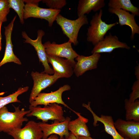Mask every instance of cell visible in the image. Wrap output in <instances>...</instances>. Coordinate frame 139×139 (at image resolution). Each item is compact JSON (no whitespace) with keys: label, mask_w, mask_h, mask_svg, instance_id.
<instances>
[{"label":"cell","mask_w":139,"mask_h":139,"mask_svg":"<svg viewBox=\"0 0 139 139\" xmlns=\"http://www.w3.org/2000/svg\"><path fill=\"white\" fill-rule=\"evenodd\" d=\"M13 106L14 112L9 111L5 106L0 109V132L7 134L13 129L20 128L23 123L28 120L24 116L30 112L29 110H25L24 108L20 109L19 106Z\"/></svg>","instance_id":"1"},{"label":"cell","mask_w":139,"mask_h":139,"mask_svg":"<svg viewBox=\"0 0 139 139\" xmlns=\"http://www.w3.org/2000/svg\"><path fill=\"white\" fill-rule=\"evenodd\" d=\"M103 11L100 10L93 15L90 22V25L88 28L86 39L94 46L102 40L107 32L112 27L118 24L116 22L108 24L102 21Z\"/></svg>","instance_id":"2"},{"label":"cell","mask_w":139,"mask_h":139,"mask_svg":"<svg viewBox=\"0 0 139 139\" xmlns=\"http://www.w3.org/2000/svg\"><path fill=\"white\" fill-rule=\"evenodd\" d=\"M56 21L60 27L63 33L68 38V41L75 46L77 45L79 43L78 36L80 28L88 23V18L85 15L78 17L76 20H71L59 14Z\"/></svg>","instance_id":"3"},{"label":"cell","mask_w":139,"mask_h":139,"mask_svg":"<svg viewBox=\"0 0 139 139\" xmlns=\"http://www.w3.org/2000/svg\"><path fill=\"white\" fill-rule=\"evenodd\" d=\"M29 109L30 111L26 115L27 116H34L43 123H46L49 120H57L62 122L65 119L62 107L57 103L45 105L43 107H34L30 105Z\"/></svg>","instance_id":"4"},{"label":"cell","mask_w":139,"mask_h":139,"mask_svg":"<svg viewBox=\"0 0 139 139\" xmlns=\"http://www.w3.org/2000/svg\"><path fill=\"white\" fill-rule=\"evenodd\" d=\"M60 11V10L42 8L37 5L28 3L25 5L23 18L24 19L31 17L45 19L51 27Z\"/></svg>","instance_id":"5"},{"label":"cell","mask_w":139,"mask_h":139,"mask_svg":"<svg viewBox=\"0 0 139 139\" xmlns=\"http://www.w3.org/2000/svg\"><path fill=\"white\" fill-rule=\"evenodd\" d=\"M71 89L70 86L67 84L64 85L54 92L48 93L40 92L30 103V105L35 107L39 105L45 106L56 103L62 104L73 111V110L71 109L63 101L62 98V94L64 92Z\"/></svg>","instance_id":"6"},{"label":"cell","mask_w":139,"mask_h":139,"mask_svg":"<svg viewBox=\"0 0 139 139\" xmlns=\"http://www.w3.org/2000/svg\"><path fill=\"white\" fill-rule=\"evenodd\" d=\"M31 75L33 81V85L29 98L31 102L41 91L54 84L59 78L57 75H50L43 72L32 71Z\"/></svg>","instance_id":"7"},{"label":"cell","mask_w":139,"mask_h":139,"mask_svg":"<svg viewBox=\"0 0 139 139\" xmlns=\"http://www.w3.org/2000/svg\"><path fill=\"white\" fill-rule=\"evenodd\" d=\"M37 36L35 40L30 38L25 31L22 32V37L25 39L24 42L30 44L34 48L38 56L39 61L43 66L44 70L43 72L52 75L54 74L53 69L50 67L48 62L47 55L45 48L42 43V39L45 34V32L42 30H38Z\"/></svg>","instance_id":"8"},{"label":"cell","mask_w":139,"mask_h":139,"mask_svg":"<svg viewBox=\"0 0 139 139\" xmlns=\"http://www.w3.org/2000/svg\"><path fill=\"white\" fill-rule=\"evenodd\" d=\"M71 44L68 41L61 44H57L54 42L51 43L48 41L43 45L47 55L65 58L75 62L74 59L79 55L73 49Z\"/></svg>","instance_id":"9"},{"label":"cell","mask_w":139,"mask_h":139,"mask_svg":"<svg viewBox=\"0 0 139 139\" xmlns=\"http://www.w3.org/2000/svg\"><path fill=\"white\" fill-rule=\"evenodd\" d=\"M48 62L53 68L54 74L60 78L70 77L74 73L76 62L57 56L47 55Z\"/></svg>","instance_id":"10"},{"label":"cell","mask_w":139,"mask_h":139,"mask_svg":"<svg viewBox=\"0 0 139 139\" xmlns=\"http://www.w3.org/2000/svg\"><path fill=\"white\" fill-rule=\"evenodd\" d=\"M7 134L14 139H41L43 136L39 123L33 120L28 121L23 128L13 129Z\"/></svg>","instance_id":"11"},{"label":"cell","mask_w":139,"mask_h":139,"mask_svg":"<svg viewBox=\"0 0 139 139\" xmlns=\"http://www.w3.org/2000/svg\"><path fill=\"white\" fill-rule=\"evenodd\" d=\"M118 48L129 49L131 48L126 43L120 41L116 36L112 35L110 33L94 46L91 53L92 54L110 53L114 49Z\"/></svg>","instance_id":"12"},{"label":"cell","mask_w":139,"mask_h":139,"mask_svg":"<svg viewBox=\"0 0 139 139\" xmlns=\"http://www.w3.org/2000/svg\"><path fill=\"white\" fill-rule=\"evenodd\" d=\"M71 120L70 117H67L63 121L55 120L51 124L42 122L38 123L43 133V139H46L50 135L55 134L61 137L68 135L70 133L68 124Z\"/></svg>","instance_id":"13"},{"label":"cell","mask_w":139,"mask_h":139,"mask_svg":"<svg viewBox=\"0 0 139 139\" xmlns=\"http://www.w3.org/2000/svg\"><path fill=\"white\" fill-rule=\"evenodd\" d=\"M100 57V54L98 53L93 54L88 56L79 55L75 59L77 62L73 71L76 76L79 77L88 71L97 68Z\"/></svg>","instance_id":"14"},{"label":"cell","mask_w":139,"mask_h":139,"mask_svg":"<svg viewBox=\"0 0 139 139\" xmlns=\"http://www.w3.org/2000/svg\"><path fill=\"white\" fill-rule=\"evenodd\" d=\"M90 103V102H89L87 104L83 103L82 106L91 113L94 120V126L97 125L98 121L100 122L103 125L106 132L111 136L113 139H128L122 136L118 132L115 127L114 122L112 116L103 115H101L100 117L98 116L91 108Z\"/></svg>","instance_id":"15"},{"label":"cell","mask_w":139,"mask_h":139,"mask_svg":"<svg viewBox=\"0 0 139 139\" xmlns=\"http://www.w3.org/2000/svg\"><path fill=\"white\" fill-rule=\"evenodd\" d=\"M16 18L15 16L8 25L4 27V34L6 40V48L4 57L0 62V67L6 63L13 62L19 65L21 64L20 60L14 54L13 51L11 35L14 23Z\"/></svg>","instance_id":"16"},{"label":"cell","mask_w":139,"mask_h":139,"mask_svg":"<svg viewBox=\"0 0 139 139\" xmlns=\"http://www.w3.org/2000/svg\"><path fill=\"white\" fill-rule=\"evenodd\" d=\"M114 125L118 132L124 138L139 139V121L119 118L114 122Z\"/></svg>","instance_id":"17"},{"label":"cell","mask_w":139,"mask_h":139,"mask_svg":"<svg viewBox=\"0 0 139 139\" xmlns=\"http://www.w3.org/2000/svg\"><path fill=\"white\" fill-rule=\"evenodd\" d=\"M108 10L109 12L118 16L119 19L118 23L120 26L126 25L130 27L131 30V40L134 39L135 34H139V27L135 20V15L121 9L109 8Z\"/></svg>","instance_id":"18"},{"label":"cell","mask_w":139,"mask_h":139,"mask_svg":"<svg viewBox=\"0 0 139 139\" xmlns=\"http://www.w3.org/2000/svg\"><path fill=\"white\" fill-rule=\"evenodd\" d=\"M73 111L78 117L69 121L68 124V130L76 137L78 136H90V134L86 124L88 122V119L82 116L80 113L74 110Z\"/></svg>","instance_id":"19"},{"label":"cell","mask_w":139,"mask_h":139,"mask_svg":"<svg viewBox=\"0 0 139 139\" xmlns=\"http://www.w3.org/2000/svg\"><path fill=\"white\" fill-rule=\"evenodd\" d=\"M105 3L104 0H80L77 8L78 17L88 14L91 11L96 12L104 7Z\"/></svg>","instance_id":"20"},{"label":"cell","mask_w":139,"mask_h":139,"mask_svg":"<svg viewBox=\"0 0 139 139\" xmlns=\"http://www.w3.org/2000/svg\"><path fill=\"white\" fill-rule=\"evenodd\" d=\"M108 5L110 8L122 10L135 16L139 15V8L135 6L130 0H110Z\"/></svg>","instance_id":"21"},{"label":"cell","mask_w":139,"mask_h":139,"mask_svg":"<svg viewBox=\"0 0 139 139\" xmlns=\"http://www.w3.org/2000/svg\"><path fill=\"white\" fill-rule=\"evenodd\" d=\"M124 101L126 120L139 121V100L137 99L134 102H131L126 99Z\"/></svg>","instance_id":"22"},{"label":"cell","mask_w":139,"mask_h":139,"mask_svg":"<svg viewBox=\"0 0 139 139\" xmlns=\"http://www.w3.org/2000/svg\"><path fill=\"white\" fill-rule=\"evenodd\" d=\"M29 88L27 86L20 87L15 92L5 97L0 96V109L5 106L6 105L12 103L21 102L18 99V97L22 93L27 91ZM4 92L0 93V96L3 95Z\"/></svg>","instance_id":"23"},{"label":"cell","mask_w":139,"mask_h":139,"mask_svg":"<svg viewBox=\"0 0 139 139\" xmlns=\"http://www.w3.org/2000/svg\"><path fill=\"white\" fill-rule=\"evenodd\" d=\"M10 8L13 9L18 15L20 23H24L23 13L25 6L24 0H8Z\"/></svg>","instance_id":"24"},{"label":"cell","mask_w":139,"mask_h":139,"mask_svg":"<svg viewBox=\"0 0 139 139\" xmlns=\"http://www.w3.org/2000/svg\"><path fill=\"white\" fill-rule=\"evenodd\" d=\"M10 11L8 0H0V20L3 22L7 21Z\"/></svg>","instance_id":"25"},{"label":"cell","mask_w":139,"mask_h":139,"mask_svg":"<svg viewBox=\"0 0 139 139\" xmlns=\"http://www.w3.org/2000/svg\"><path fill=\"white\" fill-rule=\"evenodd\" d=\"M42 1L49 8L53 9L60 10L66 4L65 0H43Z\"/></svg>","instance_id":"26"},{"label":"cell","mask_w":139,"mask_h":139,"mask_svg":"<svg viewBox=\"0 0 139 139\" xmlns=\"http://www.w3.org/2000/svg\"><path fill=\"white\" fill-rule=\"evenodd\" d=\"M132 89V92L129 95L128 100L131 102H133L139 98V80L134 82Z\"/></svg>","instance_id":"27"},{"label":"cell","mask_w":139,"mask_h":139,"mask_svg":"<svg viewBox=\"0 0 139 139\" xmlns=\"http://www.w3.org/2000/svg\"><path fill=\"white\" fill-rule=\"evenodd\" d=\"M58 139H77L76 137L70 132L68 136L60 137Z\"/></svg>","instance_id":"28"},{"label":"cell","mask_w":139,"mask_h":139,"mask_svg":"<svg viewBox=\"0 0 139 139\" xmlns=\"http://www.w3.org/2000/svg\"><path fill=\"white\" fill-rule=\"evenodd\" d=\"M41 1L40 0H24V2L26 3H29L33 4H34L38 5L39 2Z\"/></svg>","instance_id":"29"},{"label":"cell","mask_w":139,"mask_h":139,"mask_svg":"<svg viewBox=\"0 0 139 139\" xmlns=\"http://www.w3.org/2000/svg\"><path fill=\"white\" fill-rule=\"evenodd\" d=\"M135 74L137 80H139V67L137 66L135 67Z\"/></svg>","instance_id":"30"},{"label":"cell","mask_w":139,"mask_h":139,"mask_svg":"<svg viewBox=\"0 0 139 139\" xmlns=\"http://www.w3.org/2000/svg\"><path fill=\"white\" fill-rule=\"evenodd\" d=\"M58 138L57 135L53 134L50 135L46 139H58Z\"/></svg>","instance_id":"31"},{"label":"cell","mask_w":139,"mask_h":139,"mask_svg":"<svg viewBox=\"0 0 139 139\" xmlns=\"http://www.w3.org/2000/svg\"><path fill=\"white\" fill-rule=\"evenodd\" d=\"M77 139H94L91 137L90 136L86 137L83 136H78L76 137Z\"/></svg>","instance_id":"32"},{"label":"cell","mask_w":139,"mask_h":139,"mask_svg":"<svg viewBox=\"0 0 139 139\" xmlns=\"http://www.w3.org/2000/svg\"><path fill=\"white\" fill-rule=\"evenodd\" d=\"M1 39L2 35L1 34H0V51L2 49Z\"/></svg>","instance_id":"33"},{"label":"cell","mask_w":139,"mask_h":139,"mask_svg":"<svg viewBox=\"0 0 139 139\" xmlns=\"http://www.w3.org/2000/svg\"><path fill=\"white\" fill-rule=\"evenodd\" d=\"M3 22L2 21L0 20V34H1V27Z\"/></svg>","instance_id":"34"}]
</instances>
